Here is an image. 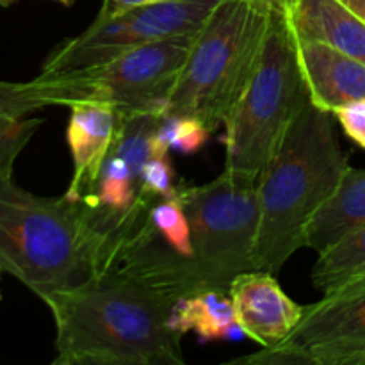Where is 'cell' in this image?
Masks as SVG:
<instances>
[{
    "mask_svg": "<svg viewBox=\"0 0 365 365\" xmlns=\"http://www.w3.org/2000/svg\"><path fill=\"white\" fill-rule=\"evenodd\" d=\"M365 280L305 305L302 321L278 344L235 359L250 365H364Z\"/></svg>",
    "mask_w": 365,
    "mask_h": 365,
    "instance_id": "obj_9",
    "label": "cell"
},
{
    "mask_svg": "<svg viewBox=\"0 0 365 365\" xmlns=\"http://www.w3.org/2000/svg\"><path fill=\"white\" fill-rule=\"evenodd\" d=\"M341 2H344L353 13L359 14V16L365 21V0H341Z\"/></svg>",
    "mask_w": 365,
    "mask_h": 365,
    "instance_id": "obj_25",
    "label": "cell"
},
{
    "mask_svg": "<svg viewBox=\"0 0 365 365\" xmlns=\"http://www.w3.org/2000/svg\"><path fill=\"white\" fill-rule=\"evenodd\" d=\"M56 324L53 365H184L177 299L116 269L43 296Z\"/></svg>",
    "mask_w": 365,
    "mask_h": 365,
    "instance_id": "obj_1",
    "label": "cell"
},
{
    "mask_svg": "<svg viewBox=\"0 0 365 365\" xmlns=\"http://www.w3.org/2000/svg\"><path fill=\"white\" fill-rule=\"evenodd\" d=\"M348 168L331 113L307 102L257 177L255 269L278 274L305 248L309 225Z\"/></svg>",
    "mask_w": 365,
    "mask_h": 365,
    "instance_id": "obj_2",
    "label": "cell"
},
{
    "mask_svg": "<svg viewBox=\"0 0 365 365\" xmlns=\"http://www.w3.org/2000/svg\"><path fill=\"white\" fill-rule=\"evenodd\" d=\"M362 274H365V223L321 250L310 277L314 287L328 294Z\"/></svg>",
    "mask_w": 365,
    "mask_h": 365,
    "instance_id": "obj_17",
    "label": "cell"
},
{
    "mask_svg": "<svg viewBox=\"0 0 365 365\" xmlns=\"http://www.w3.org/2000/svg\"><path fill=\"white\" fill-rule=\"evenodd\" d=\"M195 36L145 43L86 70L39 73L52 82L56 103L61 107L98 102L113 106L123 116L138 113L164 116Z\"/></svg>",
    "mask_w": 365,
    "mask_h": 365,
    "instance_id": "obj_6",
    "label": "cell"
},
{
    "mask_svg": "<svg viewBox=\"0 0 365 365\" xmlns=\"http://www.w3.org/2000/svg\"><path fill=\"white\" fill-rule=\"evenodd\" d=\"M294 39L299 68L314 106L334 114L337 107L365 98L364 63L327 43L298 38L296 34Z\"/></svg>",
    "mask_w": 365,
    "mask_h": 365,
    "instance_id": "obj_13",
    "label": "cell"
},
{
    "mask_svg": "<svg viewBox=\"0 0 365 365\" xmlns=\"http://www.w3.org/2000/svg\"><path fill=\"white\" fill-rule=\"evenodd\" d=\"M255 4H259L267 13H280L284 16H291L298 7L299 0H255Z\"/></svg>",
    "mask_w": 365,
    "mask_h": 365,
    "instance_id": "obj_24",
    "label": "cell"
},
{
    "mask_svg": "<svg viewBox=\"0 0 365 365\" xmlns=\"http://www.w3.org/2000/svg\"><path fill=\"white\" fill-rule=\"evenodd\" d=\"M364 365H365V360H364Z\"/></svg>",
    "mask_w": 365,
    "mask_h": 365,
    "instance_id": "obj_29",
    "label": "cell"
},
{
    "mask_svg": "<svg viewBox=\"0 0 365 365\" xmlns=\"http://www.w3.org/2000/svg\"><path fill=\"white\" fill-rule=\"evenodd\" d=\"M257 177L225 170L207 184H182L187 212L202 241L210 289H228L237 274L255 269Z\"/></svg>",
    "mask_w": 365,
    "mask_h": 365,
    "instance_id": "obj_7",
    "label": "cell"
},
{
    "mask_svg": "<svg viewBox=\"0 0 365 365\" xmlns=\"http://www.w3.org/2000/svg\"><path fill=\"white\" fill-rule=\"evenodd\" d=\"M39 118H24V120L0 128V180L13 177V168L18 155L24 152L32 135L41 127Z\"/></svg>",
    "mask_w": 365,
    "mask_h": 365,
    "instance_id": "obj_20",
    "label": "cell"
},
{
    "mask_svg": "<svg viewBox=\"0 0 365 365\" xmlns=\"http://www.w3.org/2000/svg\"><path fill=\"white\" fill-rule=\"evenodd\" d=\"M362 223H365V170L349 166L334 195L309 225L305 248L319 253Z\"/></svg>",
    "mask_w": 365,
    "mask_h": 365,
    "instance_id": "obj_15",
    "label": "cell"
},
{
    "mask_svg": "<svg viewBox=\"0 0 365 365\" xmlns=\"http://www.w3.org/2000/svg\"><path fill=\"white\" fill-rule=\"evenodd\" d=\"M0 271H2V269H0ZM0 299H2V292H0Z\"/></svg>",
    "mask_w": 365,
    "mask_h": 365,
    "instance_id": "obj_28",
    "label": "cell"
},
{
    "mask_svg": "<svg viewBox=\"0 0 365 365\" xmlns=\"http://www.w3.org/2000/svg\"><path fill=\"white\" fill-rule=\"evenodd\" d=\"M209 134V128L195 118L163 116L157 135L170 152L195 153L205 145Z\"/></svg>",
    "mask_w": 365,
    "mask_h": 365,
    "instance_id": "obj_19",
    "label": "cell"
},
{
    "mask_svg": "<svg viewBox=\"0 0 365 365\" xmlns=\"http://www.w3.org/2000/svg\"><path fill=\"white\" fill-rule=\"evenodd\" d=\"M175 327L184 335L195 331L202 341H227L245 335L235 319L228 289H205L180 299L175 309Z\"/></svg>",
    "mask_w": 365,
    "mask_h": 365,
    "instance_id": "obj_16",
    "label": "cell"
},
{
    "mask_svg": "<svg viewBox=\"0 0 365 365\" xmlns=\"http://www.w3.org/2000/svg\"><path fill=\"white\" fill-rule=\"evenodd\" d=\"M228 292L245 337L262 348L278 344L291 335L305 310V305H298L285 294L277 274L262 269L237 274Z\"/></svg>",
    "mask_w": 365,
    "mask_h": 365,
    "instance_id": "obj_11",
    "label": "cell"
},
{
    "mask_svg": "<svg viewBox=\"0 0 365 365\" xmlns=\"http://www.w3.org/2000/svg\"><path fill=\"white\" fill-rule=\"evenodd\" d=\"M13 2H14V0H0V6H9V4H13ZM56 2L64 4V6H71L75 0H56Z\"/></svg>",
    "mask_w": 365,
    "mask_h": 365,
    "instance_id": "obj_26",
    "label": "cell"
},
{
    "mask_svg": "<svg viewBox=\"0 0 365 365\" xmlns=\"http://www.w3.org/2000/svg\"><path fill=\"white\" fill-rule=\"evenodd\" d=\"M307 102L309 88L289 18L269 13L255 73L225 123V170L259 175Z\"/></svg>",
    "mask_w": 365,
    "mask_h": 365,
    "instance_id": "obj_5",
    "label": "cell"
},
{
    "mask_svg": "<svg viewBox=\"0 0 365 365\" xmlns=\"http://www.w3.org/2000/svg\"><path fill=\"white\" fill-rule=\"evenodd\" d=\"M0 269L39 299L77 287L103 269L102 241L88 205L70 196H38L0 180Z\"/></svg>",
    "mask_w": 365,
    "mask_h": 365,
    "instance_id": "obj_3",
    "label": "cell"
},
{
    "mask_svg": "<svg viewBox=\"0 0 365 365\" xmlns=\"http://www.w3.org/2000/svg\"><path fill=\"white\" fill-rule=\"evenodd\" d=\"M334 116L341 123L344 134L365 150V98L337 107Z\"/></svg>",
    "mask_w": 365,
    "mask_h": 365,
    "instance_id": "obj_22",
    "label": "cell"
},
{
    "mask_svg": "<svg viewBox=\"0 0 365 365\" xmlns=\"http://www.w3.org/2000/svg\"><path fill=\"white\" fill-rule=\"evenodd\" d=\"M269 13L255 0H221L196 32L164 116L195 118L210 132L227 123L259 64Z\"/></svg>",
    "mask_w": 365,
    "mask_h": 365,
    "instance_id": "obj_4",
    "label": "cell"
},
{
    "mask_svg": "<svg viewBox=\"0 0 365 365\" xmlns=\"http://www.w3.org/2000/svg\"><path fill=\"white\" fill-rule=\"evenodd\" d=\"M160 121L163 114L157 113L123 116L116 141L100 168L95 185L82 200L88 205L89 223L102 241L103 267L110 241L141 196L143 166L153 153L166 148L157 135Z\"/></svg>",
    "mask_w": 365,
    "mask_h": 365,
    "instance_id": "obj_10",
    "label": "cell"
},
{
    "mask_svg": "<svg viewBox=\"0 0 365 365\" xmlns=\"http://www.w3.org/2000/svg\"><path fill=\"white\" fill-rule=\"evenodd\" d=\"M177 187L175 171L170 160V150L153 153L141 170V189L150 195H168Z\"/></svg>",
    "mask_w": 365,
    "mask_h": 365,
    "instance_id": "obj_21",
    "label": "cell"
},
{
    "mask_svg": "<svg viewBox=\"0 0 365 365\" xmlns=\"http://www.w3.org/2000/svg\"><path fill=\"white\" fill-rule=\"evenodd\" d=\"M160 2V0H103L102 9L98 11V14H116L121 13V11L134 9V7L148 6V4Z\"/></svg>",
    "mask_w": 365,
    "mask_h": 365,
    "instance_id": "obj_23",
    "label": "cell"
},
{
    "mask_svg": "<svg viewBox=\"0 0 365 365\" xmlns=\"http://www.w3.org/2000/svg\"><path fill=\"white\" fill-rule=\"evenodd\" d=\"M52 106H57L56 93L45 75L27 82L0 81V128Z\"/></svg>",
    "mask_w": 365,
    "mask_h": 365,
    "instance_id": "obj_18",
    "label": "cell"
},
{
    "mask_svg": "<svg viewBox=\"0 0 365 365\" xmlns=\"http://www.w3.org/2000/svg\"><path fill=\"white\" fill-rule=\"evenodd\" d=\"M355 280H365V274H362V277H359V278H355ZM355 280H351V282H355ZM349 284V282H348ZM342 287H344V285H342Z\"/></svg>",
    "mask_w": 365,
    "mask_h": 365,
    "instance_id": "obj_27",
    "label": "cell"
},
{
    "mask_svg": "<svg viewBox=\"0 0 365 365\" xmlns=\"http://www.w3.org/2000/svg\"><path fill=\"white\" fill-rule=\"evenodd\" d=\"M221 0H160L116 14H96L77 38L52 50L41 73L86 70L107 63L121 52L175 36L196 34Z\"/></svg>",
    "mask_w": 365,
    "mask_h": 365,
    "instance_id": "obj_8",
    "label": "cell"
},
{
    "mask_svg": "<svg viewBox=\"0 0 365 365\" xmlns=\"http://www.w3.org/2000/svg\"><path fill=\"white\" fill-rule=\"evenodd\" d=\"M287 18L298 38L327 43L365 64V21L341 0H299Z\"/></svg>",
    "mask_w": 365,
    "mask_h": 365,
    "instance_id": "obj_14",
    "label": "cell"
},
{
    "mask_svg": "<svg viewBox=\"0 0 365 365\" xmlns=\"http://www.w3.org/2000/svg\"><path fill=\"white\" fill-rule=\"evenodd\" d=\"M70 110L66 141L73 159V175L64 195L71 200H84L116 141L123 114L113 106L98 102L73 103Z\"/></svg>",
    "mask_w": 365,
    "mask_h": 365,
    "instance_id": "obj_12",
    "label": "cell"
}]
</instances>
